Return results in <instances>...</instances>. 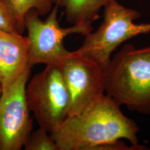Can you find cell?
Returning <instances> with one entry per match:
<instances>
[{"label":"cell","instance_id":"cell-6","mask_svg":"<svg viewBox=\"0 0 150 150\" xmlns=\"http://www.w3.org/2000/svg\"><path fill=\"white\" fill-rule=\"evenodd\" d=\"M28 67L0 98V150H20L32 133V119L26 98V87L31 74Z\"/></svg>","mask_w":150,"mask_h":150},{"label":"cell","instance_id":"cell-2","mask_svg":"<svg viewBox=\"0 0 150 150\" xmlns=\"http://www.w3.org/2000/svg\"><path fill=\"white\" fill-rule=\"evenodd\" d=\"M105 92L131 111L150 113V46L127 44L102 68Z\"/></svg>","mask_w":150,"mask_h":150},{"label":"cell","instance_id":"cell-7","mask_svg":"<svg viewBox=\"0 0 150 150\" xmlns=\"http://www.w3.org/2000/svg\"><path fill=\"white\" fill-rule=\"evenodd\" d=\"M70 96L68 116L81 112L105 92L102 68L76 54L59 64Z\"/></svg>","mask_w":150,"mask_h":150},{"label":"cell","instance_id":"cell-9","mask_svg":"<svg viewBox=\"0 0 150 150\" xmlns=\"http://www.w3.org/2000/svg\"><path fill=\"white\" fill-rule=\"evenodd\" d=\"M110 0H53L54 4L64 9L67 21L92 27L100 17V11Z\"/></svg>","mask_w":150,"mask_h":150},{"label":"cell","instance_id":"cell-11","mask_svg":"<svg viewBox=\"0 0 150 150\" xmlns=\"http://www.w3.org/2000/svg\"><path fill=\"white\" fill-rule=\"evenodd\" d=\"M48 131L41 127L32 132L24 145L25 150H59Z\"/></svg>","mask_w":150,"mask_h":150},{"label":"cell","instance_id":"cell-8","mask_svg":"<svg viewBox=\"0 0 150 150\" xmlns=\"http://www.w3.org/2000/svg\"><path fill=\"white\" fill-rule=\"evenodd\" d=\"M28 50L27 36L0 30V83L2 91L31 67Z\"/></svg>","mask_w":150,"mask_h":150},{"label":"cell","instance_id":"cell-12","mask_svg":"<svg viewBox=\"0 0 150 150\" xmlns=\"http://www.w3.org/2000/svg\"><path fill=\"white\" fill-rule=\"evenodd\" d=\"M0 30L18 33L15 12L9 0H0Z\"/></svg>","mask_w":150,"mask_h":150},{"label":"cell","instance_id":"cell-4","mask_svg":"<svg viewBox=\"0 0 150 150\" xmlns=\"http://www.w3.org/2000/svg\"><path fill=\"white\" fill-rule=\"evenodd\" d=\"M59 8L54 6L45 21L40 19L34 9L25 16V25L29 40L28 64L31 67L38 64L59 65L73 53L64 47V38L72 34L85 36L93 30V27L83 24L61 27L57 18Z\"/></svg>","mask_w":150,"mask_h":150},{"label":"cell","instance_id":"cell-5","mask_svg":"<svg viewBox=\"0 0 150 150\" xmlns=\"http://www.w3.org/2000/svg\"><path fill=\"white\" fill-rule=\"evenodd\" d=\"M25 93L39 127L50 134L68 116L70 96L59 65H46L27 83Z\"/></svg>","mask_w":150,"mask_h":150},{"label":"cell","instance_id":"cell-13","mask_svg":"<svg viewBox=\"0 0 150 150\" xmlns=\"http://www.w3.org/2000/svg\"><path fill=\"white\" fill-rule=\"evenodd\" d=\"M2 86L0 83V98H1V97L2 95Z\"/></svg>","mask_w":150,"mask_h":150},{"label":"cell","instance_id":"cell-1","mask_svg":"<svg viewBox=\"0 0 150 150\" xmlns=\"http://www.w3.org/2000/svg\"><path fill=\"white\" fill-rule=\"evenodd\" d=\"M136 123L120 105L103 94L76 115L67 116L50 134L59 150H142Z\"/></svg>","mask_w":150,"mask_h":150},{"label":"cell","instance_id":"cell-10","mask_svg":"<svg viewBox=\"0 0 150 150\" xmlns=\"http://www.w3.org/2000/svg\"><path fill=\"white\" fill-rule=\"evenodd\" d=\"M15 12L18 33L22 35L26 28L25 18L27 12L34 9L40 16L48 14L52 9L53 0H9Z\"/></svg>","mask_w":150,"mask_h":150},{"label":"cell","instance_id":"cell-3","mask_svg":"<svg viewBox=\"0 0 150 150\" xmlns=\"http://www.w3.org/2000/svg\"><path fill=\"white\" fill-rule=\"evenodd\" d=\"M103 21L95 32L85 35L83 42L76 54L96 63L101 68L111 59L113 52L130 38L150 32V23H134L139 12L126 8L116 0L104 6Z\"/></svg>","mask_w":150,"mask_h":150}]
</instances>
